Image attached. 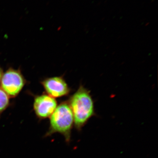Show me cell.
Masks as SVG:
<instances>
[{
    "label": "cell",
    "mask_w": 158,
    "mask_h": 158,
    "mask_svg": "<svg viewBox=\"0 0 158 158\" xmlns=\"http://www.w3.org/2000/svg\"><path fill=\"white\" fill-rule=\"evenodd\" d=\"M57 102L54 98L49 95H40L34 100V108L39 118H45L50 117L57 107Z\"/></svg>",
    "instance_id": "4"
},
{
    "label": "cell",
    "mask_w": 158,
    "mask_h": 158,
    "mask_svg": "<svg viewBox=\"0 0 158 158\" xmlns=\"http://www.w3.org/2000/svg\"><path fill=\"white\" fill-rule=\"evenodd\" d=\"M2 72L1 69H0V80H1V78H2Z\"/></svg>",
    "instance_id": "7"
},
{
    "label": "cell",
    "mask_w": 158,
    "mask_h": 158,
    "mask_svg": "<svg viewBox=\"0 0 158 158\" xmlns=\"http://www.w3.org/2000/svg\"><path fill=\"white\" fill-rule=\"evenodd\" d=\"M9 104V97L0 88V113L6 110Z\"/></svg>",
    "instance_id": "6"
},
{
    "label": "cell",
    "mask_w": 158,
    "mask_h": 158,
    "mask_svg": "<svg viewBox=\"0 0 158 158\" xmlns=\"http://www.w3.org/2000/svg\"><path fill=\"white\" fill-rule=\"evenodd\" d=\"M1 86L2 89L8 96H16L25 85L24 79L19 72L10 69L2 76Z\"/></svg>",
    "instance_id": "3"
},
{
    "label": "cell",
    "mask_w": 158,
    "mask_h": 158,
    "mask_svg": "<svg viewBox=\"0 0 158 158\" xmlns=\"http://www.w3.org/2000/svg\"><path fill=\"white\" fill-rule=\"evenodd\" d=\"M49 131L48 135L55 133L62 134L67 142L70 140L74 118L70 106L62 103L57 107L50 116Z\"/></svg>",
    "instance_id": "2"
},
{
    "label": "cell",
    "mask_w": 158,
    "mask_h": 158,
    "mask_svg": "<svg viewBox=\"0 0 158 158\" xmlns=\"http://www.w3.org/2000/svg\"><path fill=\"white\" fill-rule=\"evenodd\" d=\"M43 85L49 95L53 98L64 96L69 92L66 83L59 77L46 79L43 82Z\"/></svg>",
    "instance_id": "5"
},
{
    "label": "cell",
    "mask_w": 158,
    "mask_h": 158,
    "mask_svg": "<svg viewBox=\"0 0 158 158\" xmlns=\"http://www.w3.org/2000/svg\"><path fill=\"white\" fill-rule=\"evenodd\" d=\"M69 106L73 114L75 127L78 131H81L94 115L92 99L89 92L81 87L72 97Z\"/></svg>",
    "instance_id": "1"
}]
</instances>
